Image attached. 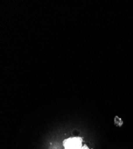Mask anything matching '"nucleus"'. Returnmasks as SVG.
Returning a JSON list of instances; mask_svg holds the SVG:
<instances>
[{
	"instance_id": "1",
	"label": "nucleus",
	"mask_w": 133,
	"mask_h": 149,
	"mask_svg": "<svg viewBox=\"0 0 133 149\" xmlns=\"http://www.w3.org/2000/svg\"><path fill=\"white\" fill-rule=\"evenodd\" d=\"M82 139L81 137L69 138L63 141L65 149H81Z\"/></svg>"
},
{
	"instance_id": "2",
	"label": "nucleus",
	"mask_w": 133,
	"mask_h": 149,
	"mask_svg": "<svg viewBox=\"0 0 133 149\" xmlns=\"http://www.w3.org/2000/svg\"><path fill=\"white\" fill-rule=\"evenodd\" d=\"M81 149H90V148L88 147V146H87V145H84V146L82 147Z\"/></svg>"
}]
</instances>
